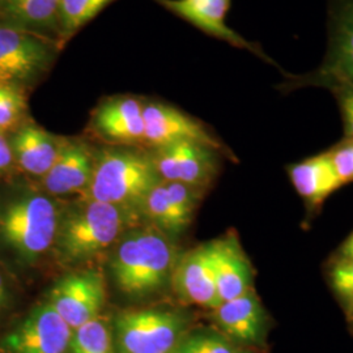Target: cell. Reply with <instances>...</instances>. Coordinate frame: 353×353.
Here are the masks:
<instances>
[{"mask_svg":"<svg viewBox=\"0 0 353 353\" xmlns=\"http://www.w3.org/2000/svg\"><path fill=\"white\" fill-rule=\"evenodd\" d=\"M212 242L214 279L220 303L237 299L252 290L254 270L239 237L229 233Z\"/></svg>","mask_w":353,"mask_h":353,"instance_id":"obj_16","label":"cell"},{"mask_svg":"<svg viewBox=\"0 0 353 353\" xmlns=\"http://www.w3.org/2000/svg\"><path fill=\"white\" fill-rule=\"evenodd\" d=\"M63 139L57 138L37 125L19 127L11 139L13 160L32 176H43L55 163Z\"/></svg>","mask_w":353,"mask_h":353,"instance_id":"obj_19","label":"cell"},{"mask_svg":"<svg viewBox=\"0 0 353 353\" xmlns=\"http://www.w3.org/2000/svg\"><path fill=\"white\" fill-rule=\"evenodd\" d=\"M59 17L61 0H0V23L50 38L58 45Z\"/></svg>","mask_w":353,"mask_h":353,"instance_id":"obj_20","label":"cell"},{"mask_svg":"<svg viewBox=\"0 0 353 353\" xmlns=\"http://www.w3.org/2000/svg\"><path fill=\"white\" fill-rule=\"evenodd\" d=\"M161 182L151 154L115 148L94 157L89 182L92 201L118 207H140L153 188Z\"/></svg>","mask_w":353,"mask_h":353,"instance_id":"obj_2","label":"cell"},{"mask_svg":"<svg viewBox=\"0 0 353 353\" xmlns=\"http://www.w3.org/2000/svg\"><path fill=\"white\" fill-rule=\"evenodd\" d=\"M26 112L24 89L0 84V130L17 126Z\"/></svg>","mask_w":353,"mask_h":353,"instance_id":"obj_26","label":"cell"},{"mask_svg":"<svg viewBox=\"0 0 353 353\" xmlns=\"http://www.w3.org/2000/svg\"><path fill=\"white\" fill-rule=\"evenodd\" d=\"M287 173L309 219L319 214L328 198L343 186L326 151L288 165Z\"/></svg>","mask_w":353,"mask_h":353,"instance_id":"obj_15","label":"cell"},{"mask_svg":"<svg viewBox=\"0 0 353 353\" xmlns=\"http://www.w3.org/2000/svg\"><path fill=\"white\" fill-rule=\"evenodd\" d=\"M117 0H61L59 46H64L99 13Z\"/></svg>","mask_w":353,"mask_h":353,"instance_id":"obj_21","label":"cell"},{"mask_svg":"<svg viewBox=\"0 0 353 353\" xmlns=\"http://www.w3.org/2000/svg\"><path fill=\"white\" fill-rule=\"evenodd\" d=\"M61 50L54 39L0 23V84L21 89L34 84L50 71Z\"/></svg>","mask_w":353,"mask_h":353,"instance_id":"obj_7","label":"cell"},{"mask_svg":"<svg viewBox=\"0 0 353 353\" xmlns=\"http://www.w3.org/2000/svg\"><path fill=\"white\" fill-rule=\"evenodd\" d=\"M59 223L55 203L43 195H28L0 214V239L24 262L33 263L55 243Z\"/></svg>","mask_w":353,"mask_h":353,"instance_id":"obj_5","label":"cell"},{"mask_svg":"<svg viewBox=\"0 0 353 353\" xmlns=\"http://www.w3.org/2000/svg\"><path fill=\"white\" fill-rule=\"evenodd\" d=\"M172 279L176 293L186 303L211 310L221 303L214 279L212 242L203 243L179 258Z\"/></svg>","mask_w":353,"mask_h":353,"instance_id":"obj_14","label":"cell"},{"mask_svg":"<svg viewBox=\"0 0 353 353\" xmlns=\"http://www.w3.org/2000/svg\"><path fill=\"white\" fill-rule=\"evenodd\" d=\"M151 156L163 182H181L204 190L219 172L220 152L199 143L169 144L156 148Z\"/></svg>","mask_w":353,"mask_h":353,"instance_id":"obj_10","label":"cell"},{"mask_svg":"<svg viewBox=\"0 0 353 353\" xmlns=\"http://www.w3.org/2000/svg\"><path fill=\"white\" fill-rule=\"evenodd\" d=\"M74 330L50 303H41L1 341L7 353H70Z\"/></svg>","mask_w":353,"mask_h":353,"instance_id":"obj_9","label":"cell"},{"mask_svg":"<svg viewBox=\"0 0 353 353\" xmlns=\"http://www.w3.org/2000/svg\"><path fill=\"white\" fill-rule=\"evenodd\" d=\"M70 353H114L113 335L100 316L74 330Z\"/></svg>","mask_w":353,"mask_h":353,"instance_id":"obj_24","label":"cell"},{"mask_svg":"<svg viewBox=\"0 0 353 353\" xmlns=\"http://www.w3.org/2000/svg\"><path fill=\"white\" fill-rule=\"evenodd\" d=\"M144 103L135 97L122 96L102 102L93 115V127L117 144L144 143Z\"/></svg>","mask_w":353,"mask_h":353,"instance_id":"obj_18","label":"cell"},{"mask_svg":"<svg viewBox=\"0 0 353 353\" xmlns=\"http://www.w3.org/2000/svg\"><path fill=\"white\" fill-rule=\"evenodd\" d=\"M341 113L343 138H353V83L334 81L326 87Z\"/></svg>","mask_w":353,"mask_h":353,"instance_id":"obj_27","label":"cell"},{"mask_svg":"<svg viewBox=\"0 0 353 353\" xmlns=\"http://www.w3.org/2000/svg\"><path fill=\"white\" fill-rule=\"evenodd\" d=\"M144 143L160 148L181 141H192L229 154V150L214 134L199 122L173 106L148 102L144 103Z\"/></svg>","mask_w":353,"mask_h":353,"instance_id":"obj_12","label":"cell"},{"mask_svg":"<svg viewBox=\"0 0 353 353\" xmlns=\"http://www.w3.org/2000/svg\"><path fill=\"white\" fill-rule=\"evenodd\" d=\"M326 152L343 186L353 182V138H341Z\"/></svg>","mask_w":353,"mask_h":353,"instance_id":"obj_28","label":"cell"},{"mask_svg":"<svg viewBox=\"0 0 353 353\" xmlns=\"http://www.w3.org/2000/svg\"><path fill=\"white\" fill-rule=\"evenodd\" d=\"M327 45L322 62L312 71H281L276 89L290 94L306 88L326 89L334 81L353 83V0H325Z\"/></svg>","mask_w":353,"mask_h":353,"instance_id":"obj_4","label":"cell"},{"mask_svg":"<svg viewBox=\"0 0 353 353\" xmlns=\"http://www.w3.org/2000/svg\"><path fill=\"white\" fill-rule=\"evenodd\" d=\"M105 297V280L101 274L88 270L59 279L51 288L48 303L75 330L100 316Z\"/></svg>","mask_w":353,"mask_h":353,"instance_id":"obj_11","label":"cell"},{"mask_svg":"<svg viewBox=\"0 0 353 353\" xmlns=\"http://www.w3.org/2000/svg\"><path fill=\"white\" fill-rule=\"evenodd\" d=\"M140 208L165 233L176 236L189 227V221L183 219L172 202L163 181L150 191Z\"/></svg>","mask_w":353,"mask_h":353,"instance_id":"obj_22","label":"cell"},{"mask_svg":"<svg viewBox=\"0 0 353 353\" xmlns=\"http://www.w3.org/2000/svg\"><path fill=\"white\" fill-rule=\"evenodd\" d=\"M176 263V252L168 237L154 229H141L118 245L112 272L119 290L130 297L141 299L168 284Z\"/></svg>","mask_w":353,"mask_h":353,"instance_id":"obj_1","label":"cell"},{"mask_svg":"<svg viewBox=\"0 0 353 353\" xmlns=\"http://www.w3.org/2000/svg\"><path fill=\"white\" fill-rule=\"evenodd\" d=\"M166 11L178 16L204 34L223 41L232 48L248 51L280 71L281 65L267 54L261 43L242 37L234 29L227 24L228 13L230 10V0H154Z\"/></svg>","mask_w":353,"mask_h":353,"instance_id":"obj_8","label":"cell"},{"mask_svg":"<svg viewBox=\"0 0 353 353\" xmlns=\"http://www.w3.org/2000/svg\"><path fill=\"white\" fill-rule=\"evenodd\" d=\"M128 208L85 203L61 217L55 245L65 263H80L110 248L126 227Z\"/></svg>","mask_w":353,"mask_h":353,"instance_id":"obj_3","label":"cell"},{"mask_svg":"<svg viewBox=\"0 0 353 353\" xmlns=\"http://www.w3.org/2000/svg\"><path fill=\"white\" fill-rule=\"evenodd\" d=\"M188 325V318L176 312L126 310L115 318L114 347L118 353H172Z\"/></svg>","mask_w":353,"mask_h":353,"instance_id":"obj_6","label":"cell"},{"mask_svg":"<svg viewBox=\"0 0 353 353\" xmlns=\"http://www.w3.org/2000/svg\"><path fill=\"white\" fill-rule=\"evenodd\" d=\"M94 157L85 143L63 139L55 163L42 176L45 189L52 195H68L88 190Z\"/></svg>","mask_w":353,"mask_h":353,"instance_id":"obj_17","label":"cell"},{"mask_svg":"<svg viewBox=\"0 0 353 353\" xmlns=\"http://www.w3.org/2000/svg\"><path fill=\"white\" fill-rule=\"evenodd\" d=\"M214 323L229 339L262 348L270 332V316L254 288L212 310Z\"/></svg>","mask_w":353,"mask_h":353,"instance_id":"obj_13","label":"cell"},{"mask_svg":"<svg viewBox=\"0 0 353 353\" xmlns=\"http://www.w3.org/2000/svg\"><path fill=\"white\" fill-rule=\"evenodd\" d=\"M172 353H261L259 348L242 345L223 332L198 330L188 332Z\"/></svg>","mask_w":353,"mask_h":353,"instance_id":"obj_23","label":"cell"},{"mask_svg":"<svg viewBox=\"0 0 353 353\" xmlns=\"http://www.w3.org/2000/svg\"><path fill=\"white\" fill-rule=\"evenodd\" d=\"M12 163L13 154L10 139H7L4 131L0 130V172L7 170Z\"/></svg>","mask_w":353,"mask_h":353,"instance_id":"obj_29","label":"cell"},{"mask_svg":"<svg viewBox=\"0 0 353 353\" xmlns=\"http://www.w3.org/2000/svg\"><path fill=\"white\" fill-rule=\"evenodd\" d=\"M334 262H353V232L341 243V249L335 254Z\"/></svg>","mask_w":353,"mask_h":353,"instance_id":"obj_30","label":"cell"},{"mask_svg":"<svg viewBox=\"0 0 353 353\" xmlns=\"http://www.w3.org/2000/svg\"><path fill=\"white\" fill-rule=\"evenodd\" d=\"M328 281L347 319L353 322V262H332L328 270Z\"/></svg>","mask_w":353,"mask_h":353,"instance_id":"obj_25","label":"cell"},{"mask_svg":"<svg viewBox=\"0 0 353 353\" xmlns=\"http://www.w3.org/2000/svg\"><path fill=\"white\" fill-rule=\"evenodd\" d=\"M10 299V293H8V287L6 283V279L3 276V274L0 272V314L1 312L6 309L7 303Z\"/></svg>","mask_w":353,"mask_h":353,"instance_id":"obj_31","label":"cell"}]
</instances>
